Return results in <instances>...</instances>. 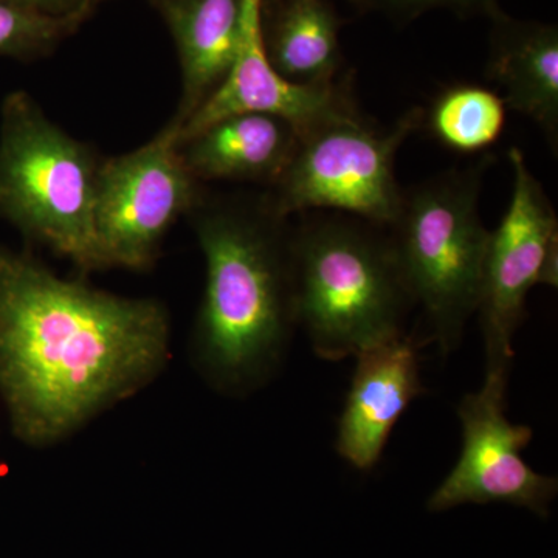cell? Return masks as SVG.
I'll return each mask as SVG.
<instances>
[{
	"instance_id": "d6986e66",
	"label": "cell",
	"mask_w": 558,
	"mask_h": 558,
	"mask_svg": "<svg viewBox=\"0 0 558 558\" xmlns=\"http://www.w3.org/2000/svg\"><path fill=\"white\" fill-rule=\"evenodd\" d=\"M0 2L51 17H83L86 20L92 10L89 0H0Z\"/></svg>"
},
{
	"instance_id": "7c38bea8",
	"label": "cell",
	"mask_w": 558,
	"mask_h": 558,
	"mask_svg": "<svg viewBox=\"0 0 558 558\" xmlns=\"http://www.w3.org/2000/svg\"><path fill=\"white\" fill-rule=\"evenodd\" d=\"M490 20L486 76L508 109L529 117L556 143L558 135V28L515 20L501 7Z\"/></svg>"
},
{
	"instance_id": "44dd1931",
	"label": "cell",
	"mask_w": 558,
	"mask_h": 558,
	"mask_svg": "<svg viewBox=\"0 0 558 558\" xmlns=\"http://www.w3.org/2000/svg\"><path fill=\"white\" fill-rule=\"evenodd\" d=\"M89 2H90V5H92V9H94V7L97 5V3L102 2V0H89Z\"/></svg>"
},
{
	"instance_id": "9c48e42d",
	"label": "cell",
	"mask_w": 558,
	"mask_h": 558,
	"mask_svg": "<svg viewBox=\"0 0 558 558\" xmlns=\"http://www.w3.org/2000/svg\"><path fill=\"white\" fill-rule=\"evenodd\" d=\"M508 380V373L486 371L480 391L470 392L459 403L461 454L429 497V512H446L462 505L506 502L543 519L549 515L558 481L556 476L535 472L521 457L534 432L527 425L512 424L506 416Z\"/></svg>"
},
{
	"instance_id": "ffe728a7",
	"label": "cell",
	"mask_w": 558,
	"mask_h": 558,
	"mask_svg": "<svg viewBox=\"0 0 558 558\" xmlns=\"http://www.w3.org/2000/svg\"><path fill=\"white\" fill-rule=\"evenodd\" d=\"M349 2L355 3V5L360 7V9H362V0H349Z\"/></svg>"
},
{
	"instance_id": "3957f363",
	"label": "cell",
	"mask_w": 558,
	"mask_h": 558,
	"mask_svg": "<svg viewBox=\"0 0 558 558\" xmlns=\"http://www.w3.org/2000/svg\"><path fill=\"white\" fill-rule=\"evenodd\" d=\"M296 323L318 357L339 362L396 339L413 306L388 233L347 215L314 218L292 236Z\"/></svg>"
},
{
	"instance_id": "ba28073f",
	"label": "cell",
	"mask_w": 558,
	"mask_h": 558,
	"mask_svg": "<svg viewBox=\"0 0 558 558\" xmlns=\"http://www.w3.org/2000/svg\"><path fill=\"white\" fill-rule=\"evenodd\" d=\"M180 123L178 117L142 148L100 165L95 229L102 266H148L172 223L196 204L197 180L180 154Z\"/></svg>"
},
{
	"instance_id": "2e32d148",
	"label": "cell",
	"mask_w": 558,
	"mask_h": 558,
	"mask_svg": "<svg viewBox=\"0 0 558 558\" xmlns=\"http://www.w3.org/2000/svg\"><path fill=\"white\" fill-rule=\"evenodd\" d=\"M508 106L501 95L480 84H451L424 110L422 126L454 153L476 154L501 137Z\"/></svg>"
},
{
	"instance_id": "5b68a950",
	"label": "cell",
	"mask_w": 558,
	"mask_h": 558,
	"mask_svg": "<svg viewBox=\"0 0 558 558\" xmlns=\"http://www.w3.org/2000/svg\"><path fill=\"white\" fill-rule=\"evenodd\" d=\"M100 161L47 119L31 95L7 97L0 126V215L81 269H102L95 201Z\"/></svg>"
},
{
	"instance_id": "8fae6325",
	"label": "cell",
	"mask_w": 558,
	"mask_h": 558,
	"mask_svg": "<svg viewBox=\"0 0 558 558\" xmlns=\"http://www.w3.org/2000/svg\"><path fill=\"white\" fill-rule=\"evenodd\" d=\"M418 344L405 333L366 349L341 411L336 450L360 472L380 461L392 428L427 388L418 369Z\"/></svg>"
},
{
	"instance_id": "7a4b0ae2",
	"label": "cell",
	"mask_w": 558,
	"mask_h": 558,
	"mask_svg": "<svg viewBox=\"0 0 558 558\" xmlns=\"http://www.w3.org/2000/svg\"><path fill=\"white\" fill-rule=\"evenodd\" d=\"M270 205L208 209L197 220L207 260L202 363L218 387L242 391L277 368L296 323L292 236Z\"/></svg>"
},
{
	"instance_id": "277c9868",
	"label": "cell",
	"mask_w": 558,
	"mask_h": 558,
	"mask_svg": "<svg viewBox=\"0 0 558 558\" xmlns=\"http://www.w3.org/2000/svg\"><path fill=\"white\" fill-rule=\"evenodd\" d=\"M487 161L429 179L403 193L389 241L411 304L424 312L428 341L457 351L478 311L490 231L480 215Z\"/></svg>"
},
{
	"instance_id": "52a82bcc",
	"label": "cell",
	"mask_w": 558,
	"mask_h": 558,
	"mask_svg": "<svg viewBox=\"0 0 558 558\" xmlns=\"http://www.w3.org/2000/svg\"><path fill=\"white\" fill-rule=\"evenodd\" d=\"M513 186L509 207L490 231L478 304L487 371L508 373L513 337L526 318L529 292L558 284V219L542 183L519 148L509 150Z\"/></svg>"
},
{
	"instance_id": "9a60e30c",
	"label": "cell",
	"mask_w": 558,
	"mask_h": 558,
	"mask_svg": "<svg viewBox=\"0 0 558 558\" xmlns=\"http://www.w3.org/2000/svg\"><path fill=\"white\" fill-rule=\"evenodd\" d=\"M264 49L279 75L301 86L339 81L341 21L328 0H274Z\"/></svg>"
},
{
	"instance_id": "ac0fdd59",
	"label": "cell",
	"mask_w": 558,
	"mask_h": 558,
	"mask_svg": "<svg viewBox=\"0 0 558 558\" xmlns=\"http://www.w3.org/2000/svg\"><path fill=\"white\" fill-rule=\"evenodd\" d=\"M497 7H499L498 0H362V9L380 10L388 16L402 22L416 20L421 14L435 9L451 10L461 16H470V14L487 16Z\"/></svg>"
},
{
	"instance_id": "30bf717a",
	"label": "cell",
	"mask_w": 558,
	"mask_h": 558,
	"mask_svg": "<svg viewBox=\"0 0 558 558\" xmlns=\"http://www.w3.org/2000/svg\"><path fill=\"white\" fill-rule=\"evenodd\" d=\"M263 3L264 0H245L240 49L229 75L199 108L180 120V145L216 121L236 113L278 117L289 121L301 135L323 121L359 109L347 81L301 86L279 75L264 49Z\"/></svg>"
},
{
	"instance_id": "4fadbf2b",
	"label": "cell",
	"mask_w": 558,
	"mask_h": 558,
	"mask_svg": "<svg viewBox=\"0 0 558 558\" xmlns=\"http://www.w3.org/2000/svg\"><path fill=\"white\" fill-rule=\"evenodd\" d=\"M300 142L289 121L267 113H236L216 121L180 145L196 180H255L275 183Z\"/></svg>"
},
{
	"instance_id": "e0dca14e",
	"label": "cell",
	"mask_w": 558,
	"mask_h": 558,
	"mask_svg": "<svg viewBox=\"0 0 558 558\" xmlns=\"http://www.w3.org/2000/svg\"><path fill=\"white\" fill-rule=\"evenodd\" d=\"M83 17H51L0 2V57L31 60L53 50Z\"/></svg>"
},
{
	"instance_id": "5bb4252c",
	"label": "cell",
	"mask_w": 558,
	"mask_h": 558,
	"mask_svg": "<svg viewBox=\"0 0 558 558\" xmlns=\"http://www.w3.org/2000/svg\"><path fill=\"white\" fill-rule=\"evenodd\" d=\"M178 46L185 120L229 75L240 49L245 0H153Z\"/></svg>"
},
{
	"instance_id": "8992f818",
	"label": "cell",
	"mask_w": 558,
	"mask_h": 558,
	"mask_svg": "<svg viewBox=\"0 0 558 558\" xmlns=\"http://www.w3.org/2000/svg\"><path fill=\"white\" fill-rule=\"evenodd\" d=\"M422 120L424 109H411L381 130L357 109L304 132L274 183L271 211L286 219L293 213L330 209L389 229L405 193L396 179V157L403 142L421 130Z\"/></svg>"
},
{
	"instance_id": "6da1fadb",
	"label": "cell",
	"mask_w": 558,
	"mask_h": 558,
	"mask_svg": "<svg viewBox=\"0 0 558 558\" xmlns=\"http://www.w3.org/2000/svg\"><path fill=\"white\" fill-rule=\"evenodd\" d=\"M167 312L64 281L0 248V391L17 433L61 438L160 368Z\"/></svg>"
}]
</instances>
